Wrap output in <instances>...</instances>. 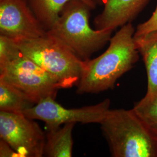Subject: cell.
<instances>
[{
	"label": "cell",
	"instance_id": "cell-9",
	"mask_svg": "<svg viewBox=\"0 0 157 157\" xmlns=\"http://www.w3.org/2000/svg\"><path fill=\"white\" fill-rule=\"evenodd\" d=\"M150 0H105L104 8L93 21L97 30H112L131 22Z\"/></svg>",
	"mask_w": 157,
	"mask_h": 157
},
{
	"label": "cell",
	"instance_id": "cell-13",
	"mask_svg": "<svg viewBox=\"0 0 157 157\" xmlns=\"http://www.w3.org/2000/svg\"><path fill=\"white\" fill-rule=\"evenodd\" d=\"M36 104L22 91L0 78V111L23 113Z\"/></svg>",
	"mask_w": 157,
	"mask_h": 157
},
{
	"label": "cell",
	"instance_id": "cell-16",
	"mask_svg": "<svg viewBox=\"0 0 157 157\" xmlns=\"http://www.w3.org/2000/svg\"><path fill=\"white\" fill-rule=\"evenodd\" d=\"M155 30H157V4L151 17L145 22L140 23L137 26L135 36H140Z\"/></svg>",
	"mask_w": 157,
	"mask_h": 157
},
{
	"label": "cell",
	"instance_id": "cell-6",
	"mask_svg": "<svg viewBox=\"0 0 157 157\" xmlns=\"http://www.w3.org/2000/svg\"><path fill=\"white\" fill-rule=\"evenodd\" d=\"M111 101L107 98L101 102L78 108H67L49 97L25 110L28 118L44 122L48 129H55L71 123L101 124L111 109Z\"/></svg>",
	"mask_w": 157,
	"mask_h": 157
},
{
	"label": "cell",
	"instance_id": "cell-12",
	"mask_svg": "<svg viewBox=\"0 0 157 157\" xmlns=\"http://www.w3.org/2000/svg\"><path fill=\"white\" fill-rule=\"evenodd\" d=\"M40 24L47 32L52 28L64 6L72 0H27ZM94 10L97 4L93 0H81Z\"/></svg>",
	"mask_w": 157,
	"mask_h": 157
},
{
	"label": "cell",
	"instance_id": "cell-5",
	"mask_svg": "<svg viewBox=\"0 0 157 157\" xmlns=\"http://www.w3.org/2000/svg\"><path fill=\"white\" fill-rule=\"evenodd\" d=\"M0 78L22 91L36 104L49 97L56 98L62 89L50 73L23 54L15 61L0 66Z\"/></svg>",
	"mask_w": 157,
	"mask_h": 157
},
{
	"label": "cell",
	"instance_id": "cell-14",
	"mask_svg": "<svg viewBox=\"0 0 157 157\" xmlns=\"http://www.w3.org/2000/svg\"><path fill=\"white\" fill-rule=\"evenodd\" d=\"M132 109L157 136V94L145 95Z\"/></svg>",
	"mask_w": 157,
	"mask_h": 157
},
{
	"label": "cell",
	"instance_id": "cell-3",
	"mask_svg": "<svg viewBox=\"0 0 157 157\" xmlns=\"http://www.w3.org/2000/svg\"><path fill=\"white\" fill-rule=\"evenodd\" d=\"M100 124L112 157H157V136L133 109H110Z\"/></svg>",
	"mask_w": 157,
	"mask_h": 157
},
{
	"label": "cell",
	"instance_id": "cell-1",
	"mask_svg": "<svg viewBox=\"0 0 157 157\" xmlns=\"http://www.w3.org/2000/svg\"><path fill=\"white\" fill-rule=\"evenodd\" d=\"M135 28L130 22L121 27L100 56L83 61L77 93L96 94L112 89L117 80L135 66L139 52L134 40Z\"/></svg>",
	"mask_w": 157,
	"mask_h": 157
},
{
	"label": "cell",
	"instance_id": "cell-10",
	"mask_svg": "<svg viewBox=\"0 0 157 157\" xmlns=\"http://www.w3.org/2000/svg\"><path fill=\"white\" fill-rule=\"evenodd\" d=\"M136 48L144 62L147 77L146 95L157 94V30L135 36Z\"/></svg>",
	"mask_w": 157,
	"mask_h": 157
},
{
	"label": "cell",
	"instance_id": "cell-15",
	"mask_svg": "<svg viewBox=\"0 0 157 157\" xmlns=\"http://www.w3.org/2000/svg\"><path fill=\"white\" fill-rule=\"evenodd\" d=\"M22 55L15 40L0 34V66L15 61Z\"/></svg>",
	"mask_w": 157,
	"mask_h": 157
},
{
	"label": "cell",
	"instance_id": "cell-11",
	"mask_svg": "<svg viewBox=\"0 0 157 157\" xmlns=\"http://www.w3.org/2000/svg\"><path fill=\"white\" fill-rule=\"evenodd\" d=\"M75 124H63L57 129H48L44 156L48 157H71L72 156V131Z\"/></svg>",
	"mask_w": 157,
	"mask_h": 157
},
{
	"label": "cell",
	"instance_id": "cell-4",
	"mask_svg": "<svg viewBox=\"0 0 157 157\" xmlns=\"http://www.w3.org/2000/svg\"><path fill=\"white\" fill-rule=\"evenodd\" d=\"M15 41L23 54L50 73L62 89L78 84L83 61L58 40L46 33L39 37Z\"/></svg>",
	"mask_w": 157,
	"mask_h": 157
},
{
	"label": "cell",
	"instance_id": "cell-8",
	"mask_svg": "<svg viewBox=\"0 0 157 157\" xmlns=\"http://www.w3.org/2000/svg\"><path fill=\"white\" fill-rule=\"evenodd\" d=\"M46 33L27 0H0V34L17 40Z\"/></svg>",
	"mask_w": 157,
	"mask_h": 157
},
{
	"label": "cell",
	"instance_id": "cell-17",
	"mask_svg": "<svg viewBox=\"0 0 157 157\" xmlns=\"http://www.w3.org/2000/svg\"><path fill=\"white\" fill-rule=\"evenodd\" d=\"M0 157H21V156L6 141L1 139V140H0Z\"/></svg>",
	"mask_w": 157,
	"mask_h": 157
},
{
	"label": "cell",
	"instance_id": "cell-18",
	"mask_svg": "<svg viewBox=\"0 0 157 157\" xmlns=\"http://www.w3.org/2000/svg\"><path fill=\"white\" fill-rule=\"evenodd\" d=\"M93 1H94L95 2V3L97 4H97H98V5H103L105 0H93Z\"/></svg>",
	"mask_w": 157,
	"mask_h": 157
},
{
	"label": "cell",
	"instance_id": "cell-2",
	"mask_svg": "<svg viewBox=\"0 0 157 157\" xmlns=\"http://www.w3.org/2000/svg\"><path fill=\"white\" fill-rule=\"evenodd\" d=\"M92 10L81 0H72L64 6L56 23L47 32L82 61L90 59L112 37V30L91 28L89 18Z\"/></svg>",
	"mask_w": 157,
	"mask_h": 157
},
{
	"label": "cell",
	"instance_id": "cell-7",
	"mask_svg": "<svg viewBox=\"0 0 157 157\" xmlns=\"http://www.w3.org/2000/svg\"><path fill=\"white\" fill-rule=\"evenodd\" d=\"M0 137L21 157L44 156L46 133L24 113L0 111Z\"/></svg>",
	"mask_w": 157,
	"mask_h": 157
}]
</instances>
